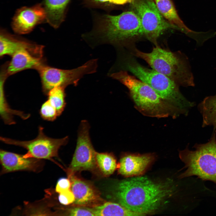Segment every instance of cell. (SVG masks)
I'll return each instance as SVG.
<instances>
[{
    "instance_id": "484cf974",
    "label": "cell",
    "mask_w": 216,
    "mask_h": 216,
    "mask_svg": "<svg viewBox=\"0 0 216 216\" xmlns=\"http://www.w3.org/2000/svg\"><path fill=\"white\" fill-rule=\"evenodd\" d=\"M58 199L60 203L67 206L73 203L75 200L74 195L70 189L59 193Z\"/></svg>"
},
{
    "instance_id": "4fadbf2b",
    "label": "cell",
    "mask_w": 216,
    "mask_h": 216,
    "mask_svg": "<svg viewBox=\"0 0 216 216\" xmlns=\"http://www.w3.org/2000/svg\"><path fill=\"white\" fill-rule=\"evenodd\" d=\"M68 175L71 182L70 190L75 196L74 204L92 207L104 203L99 193L91 183L77 177L75 174Z\"/></svg>"
},
{
    "instance_id": "4316f807",
    "label": "cell",
    "mask_w": 216,
    "mask_h": 216,
    "mask_svg": "<svg viewBox=\"0 0 216 216\" xmlns=\"http://www.w3.org/2000/svg\"><path fill=\"white\" fill-rule=\"evenodd\" d=\"M71 182L68 178H62L57 181L55 188V191L58 194L64 191L70 189Z\"/></svg>"
},
{
    "instance_id": "277c9868",
    "label": "cell",
    "mask_w": 216,
    "mask_h": 216,
    "mask_svg": "<svg viewBox=\"0 0 216 216\" xmlns=\"http://www.w3.org/2000/svg\"><path fill=\"white\" fill-rule=\"evenodd\" d=\"M125 68L150 86L164 100L175 107L181 114L187 116L195 105L180 92L179 86L167 76L142 65L133 58L126 60Z\"/></svg>"
},
{
    "instance_id": "cb8c5ba5",
    "label": "cell",
    "mask_w": 216,
    "mask_h": 216,
    "mask_svg": "<svg viewBox=\"0 0 216 216\" xmlns=\"http://www.w3.org/2000/svg\"><path fill=\"white\" fill-rule=\"evenodd\" d=\"M86 3L93 6L111 7L130 2L131 0H85Z\"/></svg>"
},
{
    "instance_id": "9a60e30c",
    "label": "cell",
    "mask_w": 216,
    "mask_h": 216,
    "mask_svg": "<svg viewBox=\"0 0 216 216\" xmlns=\"http://www.w3.org/2000/svg\"><path fill=\"white\" fill-rule=\"evenodd\" d=\"M153 159V156L151 154L125 155L120 160L118 173L126 177L141 175Z\"/></svg>"
},
{
    "instance_id": "5b68a950",
    "label": "cell",
    "mask_w": 216,
    "mask_h": 216,
    "mask_svg": "<svg viewBox=\"0 0 216 216\" xmlns=\"http://www.w3.org/2000/svg\"><path fill=\"white\" fill-rule=\"evenodd\" d=\"M193 147L194 150L188 146L179 152V157L186 169L179 178L196 176L216 184V130L207 142L196 143Z\"/></svg>"
},
{
    "instance_id": "30bf717a",
    "label": "cell",
    "mask_w": 216,
    "mask_h": 216,
    "mask_svg": "<svg viewBox=\"0 0 216 216\" xmlns=\"http://www.w3.org/2000/svg\"><path fill=\"white\" fill-rule=\"evenodd\" d=\"M89 126L86 120L82 121L79 130L76 145L68 174H74L82 170H92L97 164L95 151L89 135Z\"/></svg>"
},
{
    "instance_id": "6da1fadb",
    "label": "cell",
    "mask_w": 216,
    "mask_h": 216,
    "mask_svg": "<svg viewBox=\"0 0 216 216\" xmlns=\"http://www.w3.org/2000/svg\"><path fill=\"white\" fill-rule=\"evenodd\" d=\"M174 190L171 181L157 182L146 177H136L119 182L115 195L119 203L142 216L158 210Z\"/></svg>"
},
{
    "instance_id": "d4e9b609",
    "label": "cell",
    "mask_w": 216,
    "mask_h": 216,
    "mask_svg": "<svg viewBox=\"0 0 216 216\" xmlns=\"http://www.w3.org/2000/svg\"><path fill=\"white\" fill-rule=\"evenodd\" d=\"M67 215L70 216H94L92 207L79 206L66 209Z\"/></svg>"
},
{
    "instance_id": "8fae6325",
    "label": "cell",
    "mask_w": 216,
    "mask_h": 216,
    "mask_svg": "<svg viewBox=\"0 0 216 216\" xmlns=\"http://www.w3.org/2000/svg\"><path fill=\"white\" fill-rule=\"evenodd\" d=\"M46 21L45 9L42 4L31 7H23L18 9L14 16L12 27L19 34H25L32 31L37 25Z\"/></svg>"
},
{
    "instance_id": "3957f363",
    "label": "cell",
    "mask_w": 216,
    "mask_h": 216,
    "mask_svg": "<svg viewBox=\"0 0 216 216\" xmlns=\"http://www.w3.org/2000/svg\"><path fill=\"white\" fill-rule=\"evenodd\" d=\"M134 53L145 61L155 71L170 78L179 86H194V78L187 57L157 45L149 52L135 49Z\"/></svg>"
},
{
    "instance_id": "ac0fdd59",
    "label": "cell",
    "mask_w": 216,
    "mask_h": 216,
    "mask_svg": "<svg viewBox=\"0 0 216 216\" xmlns=\"http://www.w3.org/2000/svg\"><path fill=\"white\" fill-rule=\"evenodd\" d=\"M70 0H44L42 4L46 15V22L55 28L64 21Z\"/></svg>"
},
{
    "instance_id": "5bb4252c",
    "label": "cell",
    "mask_w": 216,
    "mask_h": 216,
    "mask_svg": "<svg viewBox=\"0 0 216 216\" xmlns=\"http://www.w3.org/2000/svg\"><path fill=\"white\" fill-rule=\"evenodd\" d=\"M43 47L13 35L4 29L1 30L0 35V56H11L22 50H28L34 54L42 56Z\"/></svg>"
},
{
    "instance_id": "8992f818",
    "label": "cell",
    "mask_w": 216,
    "mask_h": 216,
    "mask_svg": "<svg viewBox=\"0 0 216 216\" xmlns=\"http://www.w3.org/2000/svg\"><path fill=\"white\" fill-rule=\"evenodd\" d=\"M97 26L95 34L98 38L112 44H122L142 35L140 18L133 10L117 15H104L99 20Z\"/></svg>"
},
{
    "instance_id": "52a82bcc",
    "label": "cell",
    "mask_w": 216,
    "mask_h": 216,
    "mask_svg": "<svg viewBox=\"0 0 216 216\" xmlns=\"http://www.w3.org/2000/svg\"><path fill=\"white\" fill-rule=\"evenodd\" d=\"M130 3L140 18L142 35L155 45L163 32L170 29H177L161 15L154 0H131Z\"/></svg>"
},
{
    "instance_id": "9c48e42d",
    "label": "cell",
    "mask_w": 216,
    "mask_h": 216,
    "mask_svg": "<svg viewBox=\"0 0 216 216\" xmlns=\"http://www.w3.org/2000/svg\"><path fill=\"white\" fill-rule=\"evenodd\" d=\"M0 139L5 144L26 149L27 152L24 155L25 157L40 159H51L58 157L59 149L67 144L68 140V136L60 139L49 137L45 134L44 128L41 126L39 127L37 136L31 140L20 141L1 136Z\"/></svg>"
},
{
    "instance_id": "44dd1931",
    "label": "cell",
    "mask_w": 216,
    "mask_h": 216,
    "mask_svg": "<svg viewBox=\"0 0 216 216\" xmlns=\"http://www.w3.org/2000/svg\"><path fill=\"white\" fill-rule=\"evenodd\" d=\"M96 159L97 166L106 176L112 174L118 167L116 159L112 154L96 152Z\"/></svg>"
},
{
    "instance_id": "7402d4cb",
    "label": "cell",
    "mask_w": 216,
    "mask_h": 216,
    "mask_svg": "<svg viewBox=\"0 0 216 216\" xmlns=\"http://www.w3.org/2000/svg\"><path fill=\"white\" fill-rule=\"evenodd\" d=\"M65 87L58 86L54 87L47 93V101L57 111L58 116L61 115L65 106Z\"/></svg>"
},
{
    "instance_id": "ffe728a7",
    "label": "cell",
    "mask_w": 216,
    "mask_h": 216,
    "mask_svg": "<svg viewBox=\"0 0 216 216\" xmlns=\"http://www.w3.org/2000/svg\"><path fill=\"white\" fill-rule=\"evenodd\" d=\"M92 208L94 216H139L119 203L106 202Z\"/></svg>"
},
{
    "instance_id": "d6986e66",
    "label": "cell",
    "mask_w": 216,
    "mask_h": 216,
    "mask_svg": "<svg viewBox=\"0 0 216 216\" xmlns=\"http://www.w3.org/2000/svg\"><path fill=\"white\" fill-rule=\"evenodd\" d=\"M198 109L202 117V127L212 126L216 130V94L205 98L198 104Z\"/></svg>"
},
{
    "instance_id": "2e32d148",
    "label": "cell",
    "mask_w": 216,
    "mask_h": 216,
    "mask_svg": "<svg viewBox=\"0 0 216 216\" xmlns=\"http://www.w3.org/2000/svg\"><path fill=\"white\" fill-rule=\"evenodd\" d=\"M11 56V61L6 69L8 76L28 69H34L37 70L44 64L42 57L36 55L27 50L18 51Z\"/></svg>"
},
{
    "instance_id": "e0dca14e",
    "label": "cell",
    "mask_w": 216,
    "mask_h": 216,
    "mask_svg": "<svg viewBox=\"0 0 216 216\" xmlns=\"http://www.w3.org/2000/svg\"><path fill=\"white\" fill-rule=\"evenodd\" d=\"M156 5L163 16L177 30L184 33L196 42L198 41L201 33L193 31L186 27L179 17L171 0H154Z\"/></svg>"
},
{
    "instance_id": "7a4b0ae2",
    "label": "cell",
    "mask_w": 216,
    "mask_h": 216,
    "mask_svg": "<svg viewBox=\"0 0 216 216\" xmlns=\"http://www.w3.org/2000/svg\"><path fill=\"white\" fill-rule=\"evenodd\" d=\"M111 76L127 88L137 108L144 115L157 118L180 115L175 107L163 100L148 85L126 71L113 73Z\"/></svg>"
},
{
    "instance_id": "ba28073f",
    "label": "cell",
    "mask_w": 216,
    "mask_h": 216,
    "mask_svg": "<svg viewBox=\"0 0 216 216\" xmlns=\"http://www.w3.org/2000/svg\"><path fill=\"white\" fill-rule=\"evenodd\" d=\"M97 65L96 60L94 59L71 70L59 69L44 64L37 70L43 92L47 94L50 90L56 86L66 87L70 85L76 86L84 75L95 72Z\"/></svg>"
},
{
    "instance_id": "603a6c76",
    "label": "cell",
    "mask_w": 216,
    "mask_h": 216,
    "mask_svg": "<svg viewBox=\"0 0 216 216\" xmlns=\"http://www.w3.org/2000/svg\"><path fill=\"white\" fill-rule=\"evenodd\" d=\"M40 114L43 119L49 121L55 120L59 116L56 110L47 100L42 105L40 110Z\"/></svg>"
},
{
    "instance_id": "7c38bea8",
    "label": "cell",
    "mask_w": 216,
    "mask_h": 216,
    "mask_svg": "<svg viewBox=\"0 0 216 216\" xmlns=\"http://www.w3.org/2000/svg\"><path fill=\"white\" fill-rule=\"evenodd\" d=\"M0 161L2 165L1 175L22 171L38 172L43 170L44 166L41 159L26 158L24 155L1 149Z\"/></svg>"
}]
</instances>
